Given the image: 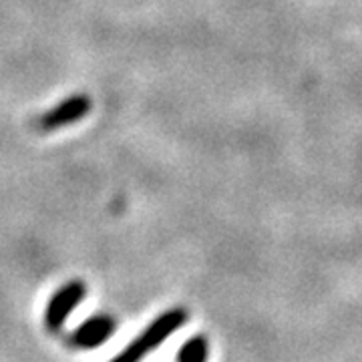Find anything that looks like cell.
I'll list each match as a JSON object with an SVG mask.
<instances>
[{
	"instance_id": "cell-1",
	"label": "cell",
	"mask_w": 362,
	"mask_h": 362,
	"mask_svg": "<svg viewBox=\"0 0 362 362\" xmlns=\"http://www.w3.org/2000/svg\"><path fill=\"white\" fill-rule=\"evenodd\" d=\"M189 320V312L185 308H169V310L161 312L153 322L145 326L139 337L131 340L129 346L123 350L121 354H117L115 361L119 362H137L145 358L149 352L157 350L171 334H175L183 324Z\"/></svg>"
},
{
	"instance_id": "cell-2",
	"label": "cell",
	"mask_w": 362,
	"mask_h": 362,
	"mask_svg": "<svg viewBox=\"0 0 362 362\" xmlns=\"http://www.w3.org/2000/svg\"><path fill=\"white\" fill-rule=\"evenodd\" d=\"M85 296H87V286L83 280H69L66 284L61 286L47 302L45 326L51 332H59L69 320V316L73 314V310L85 300Z\"/></svg>"
},
{
	"instance_id": "cell-3",
	"label": "cell",
	"mask_w": 362,
	"mask_h": 362,
	"mask_svg": "<svg viewBox=\"0 0 362 362\" xmlns=\"http://www.w3.org/2000/svg\"><path fill=\"white\" fill-rule=\"evenodd\" d=\"M90 111H93V99L89 95L77 93V95H71L63 101H59L47 113H42L39 117V127L42 131L63 129V127L78 123L81 119L89 115Z\"/></svg>"
},
{
	"instance_id": "cell-4",
	"label": "cell",
	"mask_w": 362,
	"mask_h": 362,
	"mask_svg": "<svg viewBox=\"0 0 362 362\" xmlns=\"http://www.w3.org/2000/svg\"><path fill=\"white\" fill-rule=\"evenodd\" d=\"M117 320L111 314H95L69 334V344L77 350H95L115 334Z\"/></svg>"
},
{
	"instance_id": "cell-5",
	"label": "cell",
	"mask_w": 362,
	"mask_h": 362,
	"mask_svg": "<svg viewBox=\"0 0 362 362\" xmlns=\"http://www.w3.org/2000/svg\"><path fill=\"white\" fill-rule=\"evenodd\" d=\"M207 356H209V342L204 334H197L183 342L175 358L180 362H202L206 361Z\"/></svg>"
}]
</instances>
